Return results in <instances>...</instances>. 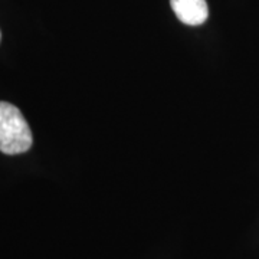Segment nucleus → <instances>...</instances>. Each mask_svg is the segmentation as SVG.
I'll list each match as a JSON object with an SVG mask.
<instances>
[{
  "label": "nucleus",
  "mask_w": 259,
  "mask_h": 259,
  "mask_svg": "<svg viewBox=\"0 0 259 259\" xmlns=\"http://www.w3.org/2000/svg\"><path fill=\"white\" fill-rule=\"evenodd\" d=\"M170 5L177 19L189 26L203 25L209 18L206 0H170Z\"/></svg>",
  "instance_id": "2"
},
{
  "label": "nucleus",
  "mask_w": 259,
  "mask_h": 259,
  "mask_svg": "<svg viewBox=\"0 0 259 259\" xmlns=\"http://www.w3.org/2000/svg\"><path fill=\"white\" fill-rule=\"evenodd\" d=\"M0 42H2V32H0Z\"/></svg>",
  "instance_id": "3"
},
{
  "label": "nucleus",
  "mask_w": 259,
  "mask_h": 259,
  "mask_svg": "<svg viewBox=\"0 0 259 259\" xmlns=\"http://www.w3.org/2000/svg\"><path fill=\"white\" fill-rule=\"evenodd\" d=\"M33 137L28 121L18 107L0 101V151L8 156L26 153Z\"/></svg>",
  "instance_id": "1"
}]
</instances>
